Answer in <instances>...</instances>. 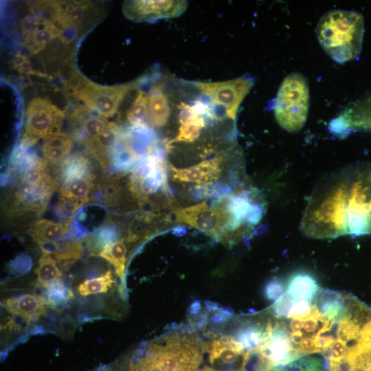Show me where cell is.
I'll return each mask as SVG.
<instances>
[{
    "label": "cell",
    "mask_w": 371,
    "mask_h": 371,
    "mask_svg": "<svg viewBox=\"0 0 371 371\" xmlns=\"http://www.w3.org/2000/svg\"><path fill=\"white\" fill-rule=\"evenodd\" d=\"M347 166L326 175L314 187L302 218L300 228L314 238L348 234L346 195Z\"/></svg>",
    "instance_id": "cell-1"
},
{
    "label": "cell",
    "mask_w": 371,
    "mask_h": 371,
    "mask_svg": "<svg viewBox=\"0 0 371 371\" xmlns=\"http://www.w3.org/2000/svg\"><path fill=\"white\" fill-rule=\"evenodd\" d=\"M315 32L324 52L337 63H344L361 54L363 17L355 11L330 10L320 18Z\"/></svg>",
    "instance_id": "cell-2"
},
{
    "label": "cell",
    "mask_w": 371,
    "mask_h": 371,
    "mask_svg": "<svg viewBox=\"0 0 371 371\" xmlns=\"http://www.w3.org/2000/svg\"><path fill=\"white\" fill-rule=\"evenodd\" d=\"M148 74L121 85H101L87 78L78 70L72 69L65 82L67 94L80 104L107 118L113 116L124 97L148 81Z\"/></svg>",
    "instance_id": "cell-3"
},
{
    "label": "cell",
    "mask_w": 371,
    "mask_h": 371,
    "mask_svg": "<svg viewBox=\"0 0 371 371\" xmlns=\"http://www.w3.org/2000/svg\"><path fill=\"white\" fill-rule=\"evenodd\" d=\"M166 340L139 350L130 371H199L201 356L192 341L174 336Z\"/></svg>",
    "instance_id": "cell-4"
},
{
    "label": "cell",
    "mask_w": 371,
    "mask_h": 371,
    "mask_svg": "<svg viewBox=\"0 0 371 371\" xmlns=\"http://www.w3.org/2000/svg\"><path fill=\"white\" fill-rule=\"evenodd\" d=\"M310 94L306 78L299 72L286 76L281 82L273 103L277 123L289 132L300 131L308 116Z\"/></svg>",
    "instance_id": "cell-5"
},
{
    "label": "cell",
    "mask_w": 371,
    "mask_h": 371,
    "mask_svg": "<svg viewBox=\"0 0 371 371\" xmlns=\"http://www.w3.org/2000/svg\"><path fill=\"white\" fill-rule=\"evenodd\" d=\"M348 169V234H371V164L357 163Z\"/></svg>",
    "instance_id": "cell-6"
},
{
    "label": "cell",
    "mask_w": 371,
    "mask_h": 371,
    "mask_svg": "<svg viewBox=\"0 0 371 371\" xmlns=\"http://www.w3.org/2000/svg\"><path fill=\"white\" fill-rule=\"evenodd\" d=\"M104 14L102 3L90 1H52L51 8V19L62 30L64 44L85 34Z\"/></svg>",
    "instance_id": "cell-7"
},
{
    "label": "cell",
    "mask_w": 371,
    "mask_h": 371,
    "mask_svg": "<svg viewBox=\"0 0 371 371\" xmlns=\"http://www.w3.org/2000/svg\"><path fill=\"white\" fill-rule=\"evenodd\" d=\"M157 141L155 133L148 125L122 127L111 153V168L118 172L134 168Z\"/></svg>",
    "instance_id": "cell-8"
},
{
    "label": "cell",
    "mask_w": 371,
    "mask_h": 371,
    "mask_svg": "<svg viewBox=\"0 0 371 371\" xmlns=\"http://www.w3.org/2000/svg\"><path fill=\"white\" fill-rule=\"evenodd\" d=\"M190 83L216 107L224 118L234 122L239 106L251 89L254 81L244 76L224 81H193Z\"/></svg>",
    "instance_id": "cell-9"
},
{
    "label": "cell",
    "mask_w": 371,
    "mask_h": 371,
    "mask_svg": "<svg viewBox=\"0 0 371 371\" xmlns=\"http://www.w3.org/2000/svg\"><path fill=\"white\" fill-rule=\"evenodd\" d=\"M65 112L49 98H32L25 111V131L21 144L32 147L40 139L60 132Z\"/></svg>",
    "instance_id": "cell-10"
},
{
    "label": "cell",
    "mask_w": 371,
    "mask_h": 371,
    "mask_svg": "<svg viewBox=\"0 0 371 371\" xmlns=\"http://www.w3.org/2000/svg\"><path fill=\"white\" fill-rule=\"evenodd\" d=\"M174 221L193 227L216 238L224 234L230 219L229 214L220 207H211L205 201L186 207H176Z\"/></svg>",
    "instance_id": "cell-11"
},
{
    "label": "cell",
    "mask_w": 371,
    "mask_h": 371,
    "mask_svg": "<svg viewBox=\"0 0 371 371\" xmlns=\"http://www.w3.org/2000/svg\"><path fill=\"white\" fill-rule=\"evenodd\" d=\"M188 5L186 1L133 0L124 1L122 11L125 17L131 21L153 23L181 16Z\"/></svg>",
    "instance_id": "cell-12"
},
{
    "label": "cell",
    "mask_w": 371,
    "mask_h": 371,
    "mask_svg": "<svg viewBox=\"0 0 371 371\" xmlns=\"http://www.w3.org/2000/svg\"><path fill=\"white\" fill-rule=\"evenodd\" d=\"M59 186L45 181L41 183L20 179L13 192L11 210L17 214L43 212Z\"/></svg>",
    "instance_id": "cell-13"
},
{
    "label": "cell",
    "mask_w": 371,
    "mask_h": 371,
    "mask_svg": "<svg viewBox=\"0 0 371 371\" xmlns=\"http://www.w3.org/2000/svg\"><path fill=\"white\" fill-rule=\"evenodd\" d=\"M31 9L38 14L34 15L23 30L22 45L31 54H36L46 49L54 40H60L63 32L48 16Z\"/></svg>",
    "instance_id": "cell-14"
},
{
    "label": "cell",
    "mask_w": 371,
    "mask_h": 371,
    "mask_svg": "<svg viewBox=\"0 0 371 371\" xmlns=\"http://www.w3.org/2000/svg\"><path fill=\"white\" fill-rule=\"evenodd\" d=\"M209 360L218 371H243L246 352L232 336L213 340L208 346Z\"/></svg>",
    "instance_id": "cell-15"
},
{
    "label": "cell",
    "mask_w": 371,
    "mask_h": 371,
    "mask_svg": "<svg viewBox=\"0 0 371 371\" xmlns=\"http://www.w3.org/2000/svg\"><path fill=\"white\" fill-rule=\"evenodd\" d=\"M223 159L222 156H218L186 168H177L169 164V169L173 181L176 182L203 184L219 177Z\"/></svg>",
    "instance_id": "cell-16"
},
{
    "label": "cell",
    "mask_w": 371,
    "mask_h": 371,
    "mask_svg": "<svg viewBox=\"0 0 371 371\" xmlns=\"http://www.w3.org/2000/svg\"><path fill=\"white\" fill-rule=\"evenodd\" d=\"M3 305L10 313L30 322L45 313L47 304L43 297L26 293L4 300Z\"/></svg>",
    "instance_id": "cell-17"
},
{
    "label": "cell",
    "mask_w": 371,
    "mask_h": 371,
    "mask_svg": "<svg viewBox=\"0 0 371 371\" xmlns=\"http://www.w3.org/2000/svg\"><path fill=\"white\" fill-rule=\"evenodd\" d=\"M148 123L152 127L165 126L171 114L168 98L163 89V84L155 82L148 91Z\"/></svg>",
    "instance_id": "cell-18"
},
{
    "label": "cell",
    "mask_w": 371,
    "mask_h": 371,
    "mask_svg": "<svg viewBox=\"0 0 371 371\" xmlns=\"http://www.w3.org/2000/svg\"><path fill=\"white\" fill-rule=\"evenodd\" d=\"M94 181L92 170L70 176L63 181L59 196L74 199L82 205L90 199Z\"/></svg>",
    "instance_id": "cell-19"
},
{
    "label": "cell",
    "mask_w": 371,
    "mask_h": 371,
    "mask_svg": "<svg viewBox=\"0 0 371 371\" xmlns=\"http://www.w3.org/2000/svg\"><path fill=\"white\" fill-rule=\"evenodd\" d=\"M70 222L55 223L47 219L39 220L30 226V236L39 245L60 242L68 233Z\"/></svg>",
    "instance_id": "cell-20"
},
{
    "label": "cell",
    "mask_w": 371,
    "mask_h": 371,
    "mask_svg": "<svg viewBox=\"0 0 371 371\" xmlns=\"http://www.w3.org/2000/svg\"><path fill=\"white\" fill-rule=\"evenodd\" d=\"M73 140L67 134L59 132L44 139L41 151L43 158L52 163H62L69 157Z\"/></svg>",
    "instance_id": "cell-21"
},
{
    "label": "cell",
    "mask_w": 371,
    "mask_h": 371,
    "mask_svg": "<svg viewBox=\"0 0 371 371\" xmlns=\"http://www.w3.org/2000/svg\"><path fill=\"white\" fill-rule=\"evenodd\" d=\"M319 286L312 276L297 273L287 282L286 293L293 300H311L317 294Z\"/></svg>",
    "instance_id": "cell-22"
},
{
    "label": "cell",
    "mask_w": 371,
    "mask_h": 371,
    "mask_svg": "<svg viewBox=\"0 0 371 371\" xmlns=\"http://www.w3.org/2000/svg\"><path fill=\"white\" fill-rule=\"evenodd\" d=\"M127 252L126 246L123 240H115L106 245L98 255L112 264L115 273L121 282V293H126L124 284L125 262Z\"/></svg>",
    "instance_id": "cell-23"
},
{
    "label": "cell",
    "mask_w": 371,
    "mask_h": 371,
    "mask_svg": "<svg viewBox=\"0 0 371 371\" xmlns=\"http://www.w3.org/2000/svg\"><path fill=\"white\" fill-rule=\"evenodd\" d=\"M38 285L47 288L53 283L60 282L62 273L56 260L50 254H43L35 270Z\"/></svg>",
    "instance_id": "cell-24"
},
{
    "label": "cell",
    "mask_w": 371,
    "mask_h": 371,
    "mask_svg": "<svg viewBox=\"0 0 371 371\" xmlns=\"http://www.w3.org/2000/svg\"><path fill=\"white\" fill-rule=\"evenodd\" d=\"M263 331L264 325L248 323L239 328L233 337L247 352L256 348L260 344Z\"/></svg>",
    "instance_id": "cell-25"
},
{
    "label": "cell",
    "mask_w": 371,
    "mask_h": 371,
    "mask_svg": "<svg viewBox=\"0 0 371 371\" xmlns=\"http://www.w3.org/2000/svg\"><path fill=\"white\" fill-rule=\"evenodd\" d=\"M148 94L138 89L135 98L126 112V120L131 126H147Z\"/></svg>",
    "instance_id": "cell-26"
},
{
    "label": "cell",
    "mask_w": 371,
    "mask_h": 371,
    "mask_svg": "<svg viewBox=\"0 0 371 371\" xmlns=\"http://www.w3.org/2000/svg\"><path fill=\"white\" fill-rule=\"evenodd\" d=\"M83 249L84 245L80 240L60 241L54 256L62 268L67 269L80 257Z\"/></svg>",
    "instance_id": "cell-27"
},
{
    "label": "cell",
    "mask_w": 371,
    "mask_h": 371,
    "mask_svg": "<svg viewBox=\"0 0 371 371\" xmlns=\"http://www.w3.org/2000/svg\"><path fill=\"white\" fill-rule=\"evenodd\" d=\"M270 371H326V365L320 358L305 355Z\"/></svg>",
    "instance_id": "cell-28"
},
{
    "label": "cell",
    "mask_w": 371,
    "mask_h": 371,
    "mask_svg": "<svg viewBox=\"0 0 371 371\" xmlns=\"http://www.w3.org/2000/svg\"><path fill=\"white\" fill-rule=\"evenodd\" d=\"M114 282L112 273L108 271L104 274L86 280L77 287L78 293L82 296L105 293Z\"/></svg>",
    "instance_id": "cell-29"
},
{
    "label": "cell",
    "mask_w": 371,
    "mask_h": 371,
    "mask_svg": "<svg viewBox=\"0 0 371 371\" xmlns=\"http://www.w3.org/2000/svg\"><path fill=\"white\" fill-rule=\"evenodd\" d=\"M119 235L118 229L112 223L108 224L96 233L87 238V245L91 246L93 252L99 251L100 252L108 244L115 241Z\"/></svg>",
    "instance_id": "cell-30"
},
{
    "label": "cell",
    "mask_w": 371,
    "mask_h": 371,
    "mask_svg": "<svg viewBox=\"0 0 371 371\" xmlns=\"http://www.w3.org/2000/svg\"><path fill=\"white\" fill-rule=\"evenodd\" d=\"M73 297L71 290L66 288L60 282H55L47 288V306L56 308L63 305Z\"/></svg>",
    "instance_id": "cell-31"
},
{
    "label": "cell",
    "mask_w": 371,
    "mask_h": 371,
    "mask_svg": "<svg viewBox=\"0 0 371 371\" xmlns=\"http://www.w3.org/2000/svg\"><path fill=\"white\" fill-rule=\"evenodd\" d=\"M203 127L197 124L188 123L180 124L176 137L168 143H191L196 141L200 136Z\"/></svg>",
    "instance_id": "cell-32"
},
{
    "label": "cell",
    "mask_w": 371,
    "mask_h": 371,
    "mask_svg": "<svg viewBox=\"0 0 371 371\" xmlns=\"http://www.w3.org/2000/svg\"><path fill=\"white\" fill-rule=\"evenodd\" d=\"M14 69L21 74L26 76H35L43 78H47L48 76L42 71L32 67L31 62L25 56L17 54L12 60Z\"/></svg>",
    "instance_id": "cell-33"
},
{
    "label": "cell",
    "mask_w": 371,
    "mask_h": 371,
    "mask_svg": "<svg viewBox=\"0 0 371 371\" xmlns=\"http://www.w3.org/2000/svg\"><path fill=\"white\" fill-rule=\"evenodd\" d=\"M285 289L286 286L282 280L273 278L265 284L264 295L267 300L276 302L284 293Z\"/></svg>",
    "instance_id": "cell-34"
},
{
    "label": "cell",
    "mask_w": 371,
    "mask_h": 371,
    "mask_svg": "<svg viewBox=\"0 0 371 371\" xmlns=\"http://www.w3.org/2000/svg\"><path fill=\"white\" fill-rule=\"evenodd\" d=\"M32 266L31 258L25 255L15 258L11 263V269L14 272L23 273L27 271Z\"/></svg>",
    "instance_id": "cell-35"
},
{
    "label": "cell",
    "mask_w": 371,
    "mask_h": 371,
    "mask_svg": "<svg viewBox=\"0 0 371 371\" xmlns=\"http://www.w3.org/2000/svg\"><path fill=\"white\" fill-rule=\"evenodd\" d=\"M232 315L227 313L220 311L214 313L211 318V321L213 324H222L227 321Z\"/></svg>",
    "instance_id": "cell-36"
},
{
    "label": "cell",
    "mask_w": 371,
    "mask_h": 371,
    "mask_svg": "<svg viewBox=\"0 0 371 371\" xmlns=\"http://www.w3.org/2000/svg\"><path fill=\"white\" fill-rule=\"evenodd\" d=\"M207 314L203 312L200 313V315L198 316L197 320L195 322H193V324H195L196 328L201 329L207 325Z\"/></svg>",
    "instance_id": "cell-37"
},
{
    "label": "cell",
    "mask_w": 371,
    "mask_h": 371,
    "mask_svg": "<svg viewBox=\"0 0 371 371\" xmlns=\"http://www.w3.org/2000/svg\"><path fill=\"white\" fill-rule=\"evenodd\" d=\"M201 310V303L199 300H194L188 308V313L191 316L197 315Z\"/></svg>",
    "instance_id": "cell-38"
},
{
    "label": "cell",
    "mask_w": 371,
    "mask_h": 371,
    "mask_svg": "<svg viewBox=\"0 0 371 371\" xmlns=\"http://www.w3.org/2000/svg\"><path fill=\"white\" fill-rule=\"evenodd\" d=\"M205 309L209 312L220 311L223 306L220 305L218 302H212L210 300L204 301Z\"/></svg>",
    "instance_id": "cell-39"
},
{
    "label": "cell",
    "mask_w": 371,
    "mask_h": 371,
    "mask_svg": "<svg viewBox=\"0 0 371 371\" xmlns=\"http://www.w3.org/2000/svg\"><path fill=\"white\" fill-rule=\"evenodd\" d=\"M186 233V229L183 227L178 226L174 228L173 234L177 236H181Z\"/></svg>",
    "instance_id": "cell-40"
},
{
    "label": "cell",
    "mask_w": 371,
    "mask_h": 371,
    "mask_svg": "<svg viewBox=\"0 0 371 371\" xmlns=\"http://www.w3.org/2000/svg\"><path fill=\"white\" fill-rule=\"evenodd\" d=\"M202 371H218L215 369H213V368H208V367H206L204 369H203Z\"/></svg>",
    "instance_id": "cell-41"
}]
</instances>
